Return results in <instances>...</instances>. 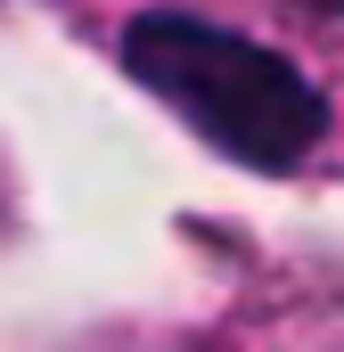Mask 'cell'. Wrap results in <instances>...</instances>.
I'll return each mask as SVG.
<instances>
[{
	"mask_svg": "<svg viewBox=\"0 0 344 352\" xmlns=\"http://www.w3.org/2000/svg\"><path fill=\"white\" fill-rule=\"evenodd\" d=\"M123 66L172 115H189L222 156L262 164V173L303 164L328 131V98L312 90V74H295L279 50L222 33L205 16H140L123 33Z\"/></svg>",
	"mask_w": 344,
	"mask_h": 352,
	"instance_id": "obj_1",
	"label": "cell"
}]
</instances>
